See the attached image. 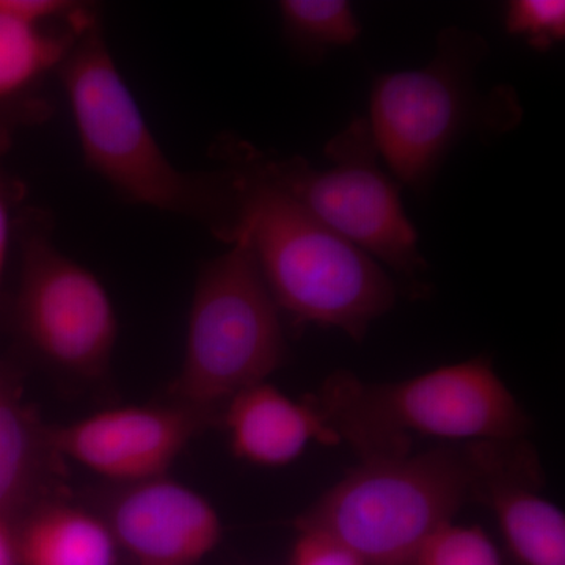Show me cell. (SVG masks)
<instances>
[{"mask_svg": "<svg viewBox=\"0 0 565 565\" xmlns=\"http://www.w3.org/2000/svg\"><path fill=\"white\" fill-rule=\"evenodd\" d=\"M310 399L362 462L411 455L414 437L490 444L522 440L530 427L487 356L384 384L334 373Z\"/></svg>", "mask_w": 565, "mask_h": 565, "instance_id": "cell-3", "label": "cell"}, {"mask_svg": "<svg viewBox=\"0 0 565 565\" xmlns=\"http://www.w3.org/2000/svg\"><path fill=\"white\" fill-rule=\"evenodd\" d=\"M539 463L487 481L479 501L492 509L509 548L523 565H565L564 512L537 493Z\"/></svg>", "mask_w": 565, "mask_h": 565, "instance_id": "cell-13", "label": "cell"}, {"mask_svg": "<svg viewBox=\"0 0 565 565\" xmlns=\"http://www.w3.org/2000/svg\"><path fill=\"white\" fill-rule=\"evenodd\" d=\"M535 459L530 446L514 440L362 462L296 526L333 535L366 565H411L438 527L478 500L487 481Z\"/></svg>", "mask_w": 565, "mask_h": 565, "instance_id": "cell-1", "label": "cell"}, {"mask_svg": "<svg viewBox=\"0 0 565 565\" xmlns=\"http://www.w3.org/2000/svg\"><path fill=\"white\" fill-rule=\"evenodd\" d=\"M226 161L239 163L302 206L316 221L393 273L416 281L427 264L418 233L405 215L399 182L379 163L366 118H355L327 143L329 169L303 158H266L248 145L230 141Z\"/></svg>", "mask_w": 565, "mask_h": 565, "instance_id": "cell-7", "label": "cell"}, {"mask_svg": "<svg viewBox=\"0 0 565 565\" xmlns=\"http://www.w3.org/2000/svg\"><path fill=\"white\" fill-rule=\"evenodd\" d=\"M18 318L33 351L58 370L87 381L107 373L118 334L109 294L44 236L25 245Z\"/></svg>", "mask_w": 565, "mask_h": 565, "instance_id": "cell-8", "label": "cell"}, {"mask_svg": "<svg viewBox=\"0 0 565 565\" xmlns=\"http://www.w3.org/2000/svg\"><path fill=\"white\" fill-rule=\"evenodd\" d=\"M61 457L22 401L20 386L0 370V516L13 522L54 498Z\"/></svg>", "mask_w": 565, "mask_h": 565, "instance_id": "cell-12", "label": "cell"}, {"mask_svg": "<svg viewBox=\"0 0 565 565\" xmlns=\"http://www.w3.org/2000/svg\"><path fill=\"white\" fill-rule=\"evenodd\" d=\"M85 14L84 9L77 10L70 31L54 33L46 24L0 11V102L20 95L50 71L58 70Z\"/></svg>", "mask_w": 565, "mask_h": 565, "instance_id": "cell-15", "label": "cell"}, {"mask_svg": "<svg viewBox=\"0 0 565 565\" xmlns=\"http://www.w3.org/2000/svg\"><path fill=\"white\" fill-rule=\"evenodd\" d=\"M0 565H21L13 522L0 516Z\"/></svg>", "mask_w": 565, "mask_h": 565, "instance_id": "cell-20", "label": "cell"}, {"mask_svg": "<svg viewBox=\"0 0 565 565\" xmlns=\"http://www.w3.org/2000/svg\"><path fill=\"white\" fill-rule=\"evenodd\" d=\"M487 54L484 36L449 28L438 35L426 66L382 74L374 82L366 120L379 156L399 184L426 193L462 137L503 136L522 120L511 87L487 95L476 88V71Z\"/></svg>", "mask_w": 565, "mask_h": 565, "instance_id": "cell-5", "label": "cell"}, {"mask_svg": "<svg viewBox=\"0 0 565 565\" xmlns=\"http://www.w3.org/2000/svg\"><path fill=\"white\" fill-rule=\"evenodd\" d=\"M115 486L98 514L134 564L199 565L221 544V515L191 487L167 476Z\"/></svg>", "mask_w": 565, "mask_h": 565, "instance_id": "cell-10", "label": "cell"}, {"mask_svg": "<svg viewBox=\"0 0 565 565\" xmlns=\"http://www.w3.org/2000/svg\"><path fill=\"white\" fill-rule=\"evenodd\" d=\"M204 264L196 280L184 360L163 401L218 423L237 394L263 384L286 359L281 311L244 234Z\"/></svg>", "mask_w": 565, "mask_h": 565, "instance_id": "cell-6", "label": "cell"}, {"mask_svg": "<svg viewBox=\"0 0 565 565\" xmlns=\"http://www.w3.org/2000/svg\"><path fill=\"white\" fill-rule=\"evenodd\" d=\"M206 427L210 424L200 416L162 401L51 424L47 438L62 460H73L114 484H131L167 476Z\"/></svg>", "mask_w": 565, "mask_h": 565, "instance_id": "cell-9", "label": "cell"}, {"mask_svg": "<svg viewBox=\"0 0 565 565\" xmlns=\"http://www.w3.org/2000/svg\"><path fill=\"white\" fill-rule=\"evenodd\" d=\"M228 169L239 184L233 241L247 237L280 311L297 326L333 327L362 341L396 303L393 278L262 178L236 162Z\"/></svg>", "mask_w": 565, "mask_h": 565, "instance_id": "cell-4", "label": "cell"}, {"mask_svg": "<svg viewBox=\"0 0 565 565\" xmlns=\"http://www.w3.org/2000/svg\"><path fill=\"white\" fill-rule=\"evenodd\" d=\"M14 531L21 565H118L120 559L103 516L61 498L41 501Z\"/></svg>", "mask_w": 565, "mask_h": 565, "instance_id": "cell-14", "label": "cell"}, {"mask_svg": "<svg viewBox=\"0 0 565 565\" xmlns=\"http://www.w3.org/2000/svg\"><path fill=\"white\" fill-rule=\"evenodd\" d=\"M411 565H503L492 539L478 526L446 523L422 545Z\"/></svg>", "mask_w": 565, "mask_h": 565, "instance_id": "cell-17", "label": "cell"}, {"mask_svg": "<svg viewBox=\"0 0 565 565\" xmlns=\"http://www.w3.org/2000/svg\"><path fill=\"white\" fill-rule=\"evenodd\" d=\"M289 565H366L353 550L333 535L316 530H297Z\"/></svg>", "mask_w": 565, "mask_h": 565, "instance_id": "cell-19", "label": "cell"}, {"mask_svg": "<svg viewBox=\"0 0 565 565\" xmlns=\"http://www.w3.org/2000/svg\"><path fill=\"white\" fill-rule=\"evenodd\" d=\"M218 423L233 455L258 467L296 462L311 444H341L310 397L294 401L269 382L234 396Z\"/></svg>", "mask_w": 565, "mask_h": 565, "instance_id": "cell-11", "label": "cell"}, {"mask_svg": "<svg viewBox=\"0 0 565 565\" xmlns=\"http://www.w3.org/2000/svg\"><path fill=\"white\" fill-rule=\"evenodd\" d=\"M58 74L82 151L95 172L132 202L191 215L232 243L239 215L236 174L226 169L195 177L169 161L90 13L81 21Z\"/></svg>", "mask_w": 565, "mask_h": 565, "instance_id": "cell-2", "label": "cell"}, {"mask_svg": "<svg viewBox=\"0 0 565 565\" xmlns=\"http://www.w3.org/2000/svg\"><path fill=\"white\" fill-rule=\"evenodd\" d=\"M504 28L527 46L546 52L564 41V0H512L505 7Z\"/></svg>", "mask_w": 565, "mask_h": 565, "instance_id": "cell-18", "label": "cell"}, {"mask_svg": "<svg viewBox=\"0 0 565 565\" xmlns=\"http://www.w3.org/2000/svg\"><path fill=\"white\" fill-rule=\"evenodd\" d=\"M282 31L299 57L321 62L359 40L362 25L345 0H282Z\"/></svg>", "mask_w": 565, "mask_h": 565, "instance_id": "cell-16", "label": "cell"}, {"mask_svg": "<svg viewBox=\"0 0 565 565\" xmlns=\"http://www.w3.org/2000/svg\"><path fill=\"white\" fill-rule=\"evenodd\" d=\"M10 214L9 204L0 193V285L6 273L7 255H9Z\"/></svg>", "mask_w": 565, "mask_h": 565, "instance_id": "cell-21", "label": "cell"}]
</instances>
